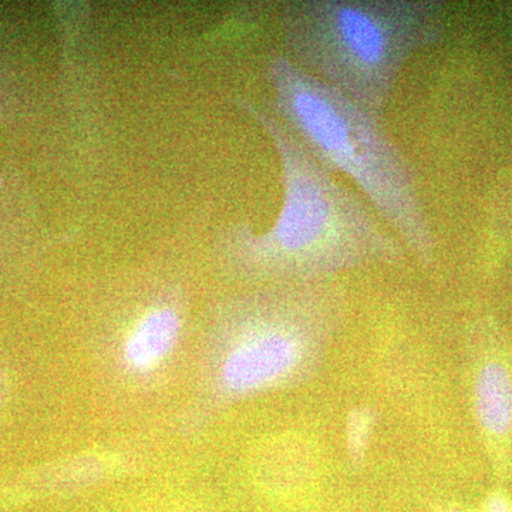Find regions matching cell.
Returning <instances> with one entry per match:
<instances>
[{
    "label": "cell",
    "mask_w": 512,
    "mask_h": 512,
    "mask_svg": "<svg viewBox=\"0 0 512 512\" xmlns=\"http://www.w3.org/2000/svg\"><path fill=\"white\" fill-rule=\"evenodd\" d=\"M271 138L284 190L271 228H228L218 256L229 276L248 284L305 285L370 265L402 264L406 248L369 202L336 180L272 111L239 100Z\"/></svg>",
    "instance_id": "6da1fadb"
},
{
    "label": "cell",
    "mask_w": 512,
    "mask_h": 512,
    "mask_svg": "<svg viewBox=\"0 0 512 512\" xmlns=\"http://www.w3.org/2000/svg\"><path fill=\"white\" fill-rule=\"evenodd\" d=\"M275 116L330 173L349 178L386 228L424 266L436 259V231L416 168L384 127L355 101L289 57L268 63Z\"/></svg>",
    "instance_id": "7a4b0ae2"
},
{
    "label": "cell",
    "mask_w": 512,
    "mask_h": 512,
    "mask_svg": "<svg viewBox=\"0 0 512 512\" xmlns=\"http://www.w3.org/2000/svg\"><path fill=\"white\" fill-rule=\"evenodd\" d=\"M345 312V291L333 281L269 285L229 299L205 338L202 392L221 407L308 382Z\"/></svg>",
    "instance_id": "3957f363"
},
{
    "label": "cell",
    "mask_w": 512,
    "mask_h": 512,
    "mask_svg": "<svg viewBox=\"0 0 512 512\" xmlns=\"http://www.w3.org/2000/svg\"><path fill=\"white\" fill-rule=\"evenodd\" d=\"M443 0H292L285 56L384 119L404 67L444 40Z\"/></svg>",
    "instance_id": "277c9868"
},
{
    "label": "cell",
    "mask_w": 512,
    "mask_h": 512,
    "mask_svg": "<svg viewBox=\"0 0 512 512\" xmlns=\"http://www.w3.org/2000/svg\"><path fill=\"white\" fill-rule=\"evenodd\" d=\"M185 315L180 303H150L120 330L110 348L113 372L131 384L156 382L180 353Z\"/></svg>",
    "instance_id": "5b68a950"
},
{
    "label": "cell",
    "mask_w": 512,
    "mask_h": 512,
    "mask_svg": "<svg viewBox=\"0 0 512 512\" xmlns=\"http://www.w3.org/2000/svg\"><path fill=\"white\" fill-rule=\"evenodd\" d=\"M474 409L481 429L493 440L512 434V372L503 360L491 359L477 370Z\"/></svg>",
    "instance_id": "8992f818"
},
{
    "label": "cell",
    "mask_w": 512,
    "mask_h": 512,
    "mask_svg": "<svg viewBox=\"0 0 512 512\" xmlns=\"http://www.w3.org/2000/svg\"><path fill=\"white\" fill-rule=\"evenodd\" d=\"M376 429V414L370 407L357 406L350 410L345 423V446L355 466L365 463Z\"/></svg>",
    "instance_id": "52a82bcc"
},
{
    "label": "cell",
    "mask_w": 512,
    "mask_h": 512,
    "mask_svg": "<svg viewBox=\"0 0 512 512\" xmlns=\"http://www.w3.org/2000/svg\"><path fill=\"white\" fill-rule=\"evenodd\" d=\"M483 512H512V503L503 494H493L485 501Z\"/></svg>",
    "instance_id": "ba28073f"
},
{
    "label": "cell",
    "mask_w": 512,
    "mask_h": 512,
    "mask_svg": "<svg viewBox=\"0 0 512 512\" xmlns=\"http://www.w3.org/2000/svg\"><path fill=\"white\" fill-rule=\"evenodd\" d=\"M9 396V379L8 375H6L3 367L0 366V410L5 406L6 402H8Z\"/></svg>",
    "instance_id": "9c48e42d"
},
{
    "label": "cell",
    "mask_w": 512,
    "mask_h": 512,
    "mask_svg": "<svg viewBox=\"0 0 512 512\" xmlns=\"http://www.w3.org/2000/svg\"><path fill=\"white\" fill-rule=\"evenodd\" d=\"M446 512H463V511H461V510H448Z\"/></svg>",
    "instance_id": "30bf717a"
},
{
    "label": "cell",
    "mask_w": 512,
    "mask_h": 512,
    "mask_svg": "<svg viewBox=\"0 0 512 512\" xmlns=\"http://www.w3.org/2000/svg\"><path fill=\"white\" fill-rule=\"evenodd\" d=\"M0 111H2V110H0Z\"/></svg>",
    "instance_id": "8fae6325"
}]
</instances>
